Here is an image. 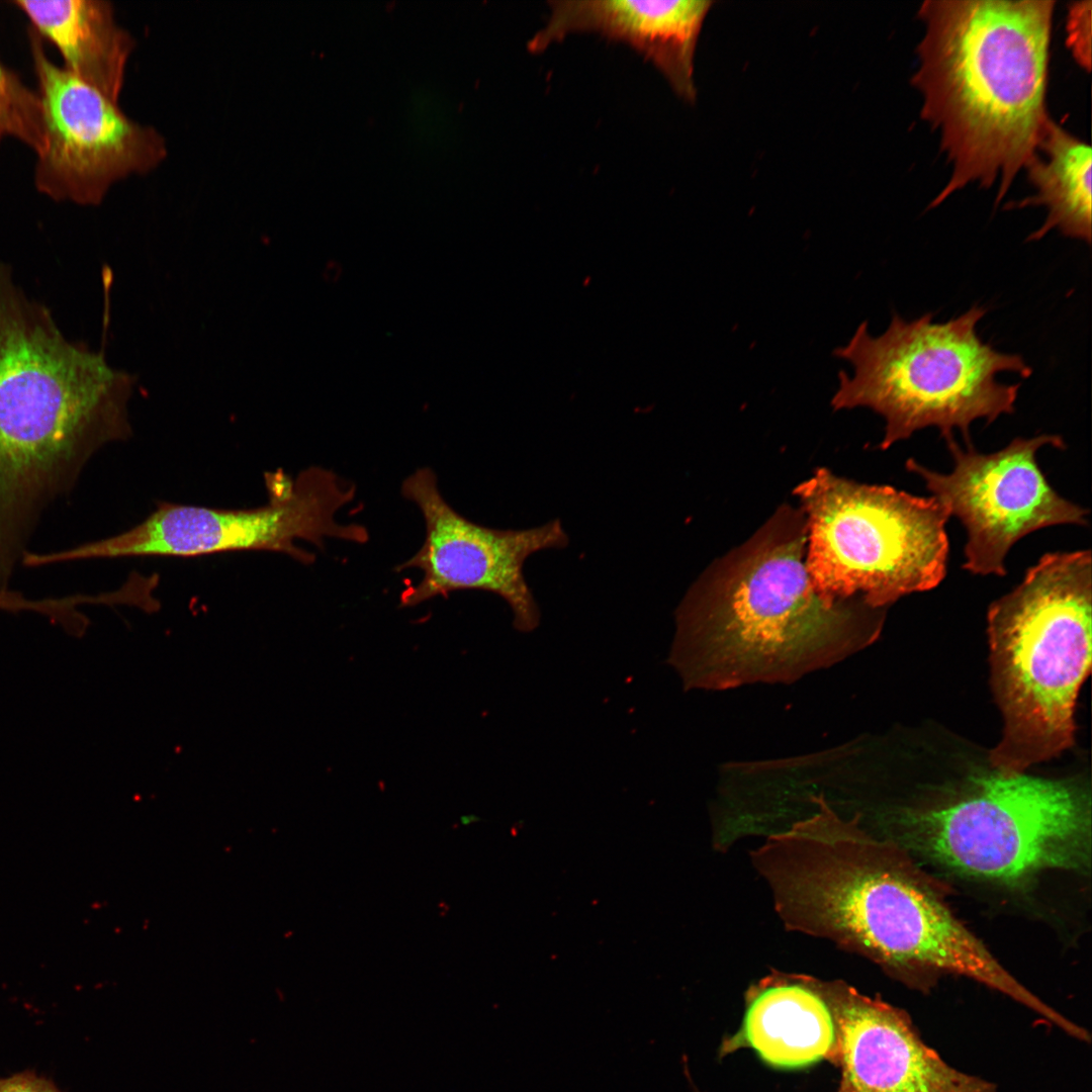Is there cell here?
I'll return each mask as SVG.
<instances>
[{
  "label": "cell",
  "mask_w": 1092,
  "mask_h": 1092,
  "mask_svg": "<svg viewBox=\"0 0 1092 1092\" xmlns=\"http://www.w3.org/2000/svg\"><path fill=\"white\" fill-rule=\"evenodd\" d=\"M806 545L803 512L780 509L693 584L675 612L668 654L687 690L792 681L876 638L882 610L824 600Z\"/></svg>",
  "instance_id": "1"
},
{
  "label": "cell",
  "mask_w": 1092,
  "mask_h": 1092,
  "mask_svg": "<svg viewBox=\"0 0 1092 1092\" xmlns=\"http://www.w3.org/2000/svg\"><path fill=\"white\" fill-rule=\"evenodd\" d=\"M1054 0H925L911 82L921 117L951 166L929 207L970 184L998 186L996 204L1037 153L1051 120L1045 97Z\"/></svg>",
  "instance_id": "2"
},
{
  "label": "cell",
  "mask_w": 1092,
  "mask_h": 1092,
  "mask_svg": "<svg viewBox=\"0 0 1092 1092\" xmlns=\"http://www.w3.org/2000/svg\"><path fill=\"white\" fill-rule=\"evenodd\" d=\"M134 377L67 341L0 272V586L43 511L103 446L131 434Z\"/></svg>",
  "instance_id": "3"
},
{
  "label": "cell",
  "mask_w": 1092,
  "mask_h": 1092,
  "mask_svg": "<svg viewBox=\"0 0 1092 1092\" xmlns=\"http://www.w3.org/2000/svg\"><path fill=\"white\" fill-rule=\"evenodd\" d=\"M778 902L792 930L829 939L891 969L968 977L1062 1031L1072 1026L850 821L829 818L801 835L782 868Z\"/></svg>",
  "instance_id": "4"
},
{
  "label": "cell",
  "mask_w": 1092,
  "mask_h": 1092,
  "mask_svg": "<svg viewBox=\"0 0 1092 1092\" xmlns=\"http://www.w3.org/2000/svg\"><path fill=\"white\" fill-rule=\"evenodd\" d=\"M1090 550L1052 552L988 610L992 686L1003 735L995 771L1023 774L1074 742L1078 692L1091 667Z\"/></svg>",
  "instance_id": "5"
},
{
  "label": "cell",
  "mask_w": 1092,
  "mask_h": 1092,
  "mask_svg": "<svg viewBox=\"0 0 1092 1092\" xmlns=\"http://www.w3.org/2000/svg\"><path fill=\"white\" fill-rule=\"evenodd\" d=\"M987 308L979 305L943 323L933 313L905 321L893 314L886 331L872 336L862 322L848 343L833 351L848 361L853 374L838 373L835 411L867 407L885 420L881 449L936 428L944 439L960 430L970 443V426L1013 414L1020 383H1002L997 375L1032 374L1018 354L1003 353L977 333Z\"/></svg>",
  "instance_id": "6"
},
{
  "label": "cell",
  "mask_w": 1092,
  "mask_h": 1092,
  "mask_svg": "<svg viewBox=\"0 0 1092 1092\" xmlns=\"http://www.w3.org/2000/svg\"><path fill=\"white\" fill-rule=\"evenodd\" d=\"M806 567L827 602L882 610L937 586L948 560L946 509L933 496L839 477L820 468L801 483Z\"/></svg>",
  "instance_id": "7"
},
{
  "label": "cell",
  "mask_w": 1092,
  "mask_h": 1092,
  "mask_svg": "<svg viewBox=\"0 0 1092 1092\" xmlns=\"http://www.w3.org/2000/svg\"><path fill=\"white\" fill-rule=\"evenodd\" d=\"M904 823L914 847L979 880L1015 885L1045 870L1090 864L1089 795L1068 781L995 771L971 794L907 814Z\"/></svg>",
  "instance_id": "8"
},
{
  "label": "cell",
  "mask_w": 1092,
  "mask_h": 1092,
  "mask_svg": "<svg viewBox=\"0 0 1092 1092\" xmlns=\"http://www.w3.org/2000/svg\"><path fill=\"white\" fill-rule=\"evenodd\" d=\"M268 502L252 509H218L159 503L142 522L119 534L52 552L50 563L141 556L193 557L233 551L286 554L311 564L314 554L297 540L324 549L330 538L365 544L367 529L341 524L337 513L353 500L356 486L334 471L311 466L291 477L266 473Z\"/></svg>",
  "instance_id": "9"
},
{
  "label": "cell",
  "mask_w": 1092,
  "mask_h": 1092,
  "mask_svg": "<svg viewBox=\"0 0 1092 1092\" xmlns=\"http://www.w3.org/2000/svg\"><path fill=\"white\" fill-rule=\"evenodd\" d=\"M944 440L953 460L951 471L931 470L913 458L906 461V469L965 527L963 567L972 574L1005 575L1009 550L1034 531L1087 525L1088 512L1059 494L1036 460L1043 446L1065 449L1062 437H1017L992 453L977 451L971 442L963 448L953 436Z\"/></svg>",
  "instance_id": "10"
},
{
  "label": "cell",
  "mask_w": 1092,
  "mask_h": 1092,
  "mask_svg": "<svg viewBox=\"0 0 1092 1092\" xmlns=\"http://www.w3.org/2000/svg\"><path fill=\"white\" fill-rule=\"evenodd\" d=\"M29 35L46 122L34 169L40 193L97 205L116 182L161 165L168 151L160 131L130 119L116 101L55 64L41 37L34 30Z\"/></svg>",
  "instance_id": "11"
},
{
  "label": "cell",
  "mask_w": 1092,
  "mask_h": 1092,
  "mask_svg": "<svg viewBox=\"0 0 1092 1092\" xmlns=\"http://www.w3.org/2000/svg\"><path fill=\"white\" fill-rule=\"evenodd\" d=\"M401 494L417 506L425 522L421 548L395 571L421 570L423 576L402 590L401 607H415L438 596L464 589L500 597L513 613L514 627L531 632L540 610L526 580L524 565L534 553L567 546L558 519L527 529H495L459 514L443 497L435 472L419 468L401 484Z\"/></svg>",
  "instance_id": "12"
},
{
  "label": "cell",
  "mask_w": 1092,
  "mask_h": 1092,
  "mask_svg": "<svg viewBox=\"0 0 1092 1092\" xmlns=\"http://www.w3.org/2000/svg\"><path fill=\"white\" fill-rule=\"evenodd\" d=\"M805 979L833 1016L837 1092H997L994 1083L948 1065L904 1010L840 981Z\"/></svg>",
  "instance_id": "13"
},
{
  "label": "cell",
  "mask_w": 1092,
  "mask_h": 1092,
  "mask_svg": "<svg viewBox=\"0 0 1092 1092\" xmlns=\"http://www.w3.org/2000/svg\"><path fill=\"white\" fill-rule=\"evenodd\" d=\"M550 18L529 41L536 53L568 33L596 31L650 60L684 99L696 97L694 57L711 1H550Z\"/></svg>",
  "instance_id": "14"
},
{
  "label": "cell",
  "mask_w": 1092,
  "mask_h": 1092,
  "mask_svg": "<svg viewBox=\"0 0 1092 1092\" xmlns=\"http://www.w3.org/2000/svg\"><path fill=\"white\" fill-rule=\"evenodd\" d=\"M835 1043L832 1013L805 977H775L748 994L742 1026L720 1053L750 1048L766 1065L794 1070L830 1062Z\"/></svg>",
  "instance_id": "15"
},
{
  "label": "cell",
  "mask_w": 1092,
  "mask_h": 1092,
  "mask_svg": "<svg viewBox=\"0 0 1092 1092\" xmlns=\"http://www.w3.org/2000/svg\"><path fill=\"white\" fill-rule=\"evenodd\" d=\"M32 30L60 52L64 68L117 102L134 38L103 0L15 1Z\"/></svg>",
  "instance_id": "16"
},
{
  "label": "cell",
  "mask_w": 1092,
  "mask_h": 1092,
  "mask_svg": "<svg viewBox=\"0 0 1092 1092\" xmlns=\"http://www.w3.org/2000/svg\"><path fill=\"white\" fill-rule=\"evenodd\" d=\"M1038 153L1026 165L1034 195L1008 204L1007 208L1043 206L1048 210L1042 225L1026 241H1038L1057 230L1074 240L1091 243V164L1089 145L1073 135L1052 118L1040 140Z\"/></svg>",
  "instance_id": "17"
},
{
  "label": "cell",
  "mask_w": 1092,
  "mask_h": 1092,
  "mask_svg": "<svg viewBox=\"0 0 1092 1092\" xmlns=\"http://www.w3.org/2000/svg\"><path fill=\"white\" fill-rule=\"evenodd\" d=\"M6 138L18 140L37 156L46 146V122L37 91L0 63V143Z\"/></svg>",
  "instance_id": "18"
},
{
  "label": "cell",
  "mask_w": 1092,
  "mask_h": 1092,
  "mask_svg": "<svg viewBox=\"0 0 1092 1092\" xmlns=\"http://www.w3.org/2000/svg\"><path fill=\"white\" fill-rule=\"evenodd\" d=\"M1091 4L1090 0L1071 2L1066 23L1068 48L1087 72L1091 68Z\"/></svg>",
  "instance_id": "19"
},
{
  "label": "cell",
  "mask_w": 1092,
  "mask_h": 1092,
  "mask_svg": "<svg viewBox=\"0 0 1092 1092\" xmlns=\"http://www.w3.org/2000/svg\"><path fill=\"white\" fill-rule=\"evenodd\" d=\"M0 1092H63L49 1078L33 1070H24L6 1078H0Z\"/></svg>",
  "instance_id": "20"
},
{
  "label": "cell",
  "mask_w": 1092,
  "mask_h": 1092,
  "mask_svg": "<svg viewBox=\"0 0 1092 1092\" xmlns=\"http://www.w3.org/2000/svg\"><path fill=\"white\" fill-rule=\"evenodd\" d=\"M696 1092H700V1091H696Z\"/></svg>",
  "instance_id": "21"
}]
</instances>
